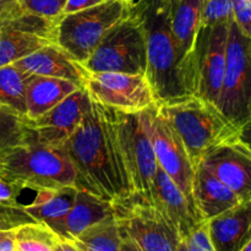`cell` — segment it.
<instances>
[{"label":"cell","instance_id":"cell-1","mask_svg":"<svg viewBox=\"0 0 251 251\" xmlns=\"http://www.w3.org/2000/svg\"><path fill=\"white\" fill-rule=\"evenodd\" d=\"M76 173V188L118 202L131 196L129 179L107 107L91 109L63 145Z\"/></svg>","mask_w":251,"mask_h":251},{"label":"cell","instance_id":"cell-2","mask_svg":"<svg viewBox=\"0 0 251 251\" xmlns=\"http://www.w3.org/2000/svg\"><path fill=\"white\" fill-rule=\"evenodd\" d=\"M132 9L144 27L146 76L157 103L195 96L194 54L181 51L172 31L167 0H135Z\"/></svg>","mask_w":251,"mask_h":251},{"label":"cell","instance_id":"cell-3","mask_svg":"<svg viewBox=\"0 0 251 251\" xmlns=\"http://www.w3.org/2000/svg\"><path fill=\"white\" fill-rule=\"evenodd\" d=\"M156 108L176 132L195 166L207 152L233 140L237 134V127L217 105L196 96L158 102Z\"/></svg>","mask_w":251,"mask_h":251},{"label":"cell","instance_id":"cell-4","mask_svg":"<svg viewBox=\"0 0 251 251\" xmlns=\"http://www.w3.org/2000/svg\"><path fill=\"white\" fill-rule=\"evenodd\" d=\"M0 176L21 191L76 186L75 169L64 150L32 140L0 152Z\"/></svg>","mask_w":251,"mask_h":251},{"label":"cell","instance_id":"cell-5","mask_svg":"<svg viewBox=\"0 0 251 251\" xmlns=\"http://www.w3.org/2000/svg\"><path fill=\"white\" fill-rule=\"evenodd\" d=\"M107 109L117 135L131 196L151 203L152 186L158 163L150 137L149 109L137 113Z\"/></svg>","mask_w":251,"mask_h":251},{"label":"cell","instance_id":"cell-6","mask_svg":"<svg viewBox=\"0 0 251 251\" xmlns=\"http://www.w3.org/2000/svg\"><path fill=\"white\" fill-rule=\"evenodd\" d=\"M131 11L126 0H105L88 9L63 15L56 20L55 43L81 64L105 36Z\"/></svg>","mask_w":251,"mask_h":251},{"label":"cell","instance_id":"cell-7","mask_svg":"<svg viewBox=\"0 0 251 251\" xmlns=\"http://www.w3.org/2000/svg\"><path fill=\"white\" fill-rule=\"evenodd\" d=\"M82 65L90 73L146 74L145 32L132 2L130 14L103 38Z\"/></svg>","mask_w":251,"mask_h":251},{"label":"cell","instance_id":"cell-8","mask_svg":"<svg viewBox=\"0 0 251 251\" xmlns=\"http://www.w3.org/2000/svg\"><path fill=\"white\" fill-rule=\"evenodd\" d=\"M217 107L237 129L251 118V39L234 21L228 29L227 63Z\"/></svg>","mask_w":251,"mask_h":251},{"label":"cell","instance_id":"cell-9","mask_svg":"<svg viewBox=\"0 0 251 251\" xmlns=\"http://www.w3.org/2000/svg\"><path fill=\"white\" fill-rule=\"evenodd\" d=\"M113 207L122 238L131 242L140 251H176L180 239L153 205L130 196L113 202Z\"/></svg>","mask_w":251,"mask_h":251},{"label":"cell","instance_id":"cell-10","mask_svg":"<svg viewBox=\"0 0 251 251\" xmlns=\"http://www.w3.org/2000/svg\"><path fill=\"white\" fill-rule=\"evenodd\" d=\"M83 88L92 100L119 112L137 113L157 104L146 74L88 71Z\"/></svg>","mask_w":251,"mask_h":251},{"label":"cell","instance_id":"cell-11","mask_svg":"<svg viewBox=\"0 0 251 251\" xmlns=\"http://www.w3.org/2000/svg\"><path fill=\"white\" fill-rule=\"evenodd\" d=\"M55 25L56 21L27 12L21 2L0 16V68L55 43Z\"/></svg>","mask_w":251,"mask_h":251},{"label":"cell","instance_id":"cell-12","mask_svg":"<svg viewBox=\"0 0 251 251\" xmlns=\"http://www.w3.org/2000/svg\"><path fill=\"white\" fill-rule=\"evenodd\" d=\"M230 22L201 27L194 48L195 96L215 105H217L225 77Z\"/></svg>","mask_w":251,"mask_h":251},{"label":"cell","instance_id":"cell-13","mask_svg":"<svg viewBox=\"0 0 251 251\" xmlns=\"http://www.w3.org/2000/svg\"><path fill=\"white\" fill-rule=\"evenodd\" d=\"M147 115L150 137L153 145L157 163L194 205L193 181L196 166L191 161L181 140L162 118L156 105L147 110Z\"/></svg>","mask_w":251,"mask_h":251},{"label":"cell","instance_id":"cell-14","mask_svg":"<svg viewBox=\"0 0 251 251\" xmlns=\"http://www.w3.org/2000/svg\"><path fill=\"white\" fill-rule=\"evenodd\" d=\"M92 100L83 87L69 95L65 100L28 122V140L39 145L61 149L91 109Z\"/></svg>","mask_w":251,"mask_h":251},{"label":"cell","instance_id":"cell-15","mask_svg":"<svg viewBox=\"0 0 251 251\" xmlns=\"http://www.w3.org/2000/svg\"><path fill=\"white\" fill-rule=\"evenodd\" d=\"M199 164L234 191L240 200H251V153L234 139L211 150Z\"/></svg>","mask_w":251,"mask_h":251},{"label":"cell","instance_id":"cell-16","mask_svg":"<svg viewBox=\"0 0 251 251\" xmlns=\"http://www.w3.org/2000/svg\"><path fill=\"white\" fill-rule=\"evenodd\" d=\"M151 205L171 223L179 239L186 238L205 222L195 206L159 166L152 186Z\"/></svg>","mask_w":251,"mask_h":251},{"label":"cell","instance_id":"cell-17","mask_svg":"<svg viewBox=\"0 0 251 251\" xmlns=\"http://www.w3.org/2000/svg\"><path fill=\"white\" fill-rule=\"evenodd\" d=\"M28 75L49 76L73 81L83 87L88 71L73 55L56 43H50L37 49L12 64Z\"/></svg>","mask_w":251,"mask_h":251},{"label":"cell","instance_id":"cell-18","mask_svg":"<svg viewBox=\"0 0 251 251\" xmlns=\"http://www.w3.org/2000/svg\"><path fill=\"white\" fill-rule=\"evenodd\" d=\"M207 229L215 251H242L251 239V200L208 220Z\"/></svg>","mask_w":251,"mask_h":251},{"label":"cell","instance_id":"cell-19","mask_svg":"<svg viewBox=\"0 0 251 251\" xmlns=\"http://www.w3.org/2000/svg\"><path fill=\"white\" fill-rule=\"evenodd\" d=\"M112 215H114L113 202L77 189L75 201L68 215L50 229L60 238L71 240L88 227Z\"/></svg>","mask_w":251,"mask_h":251},{"label":"cell","instance_id":"cell-20","mask_svg":"<svg viewBox=\"0 0 251 251\" xmlns=\"http://www.w3.org/2000/svg\"><path fill=\"white\" fill-rule=\"evenodd\" d=\"M193 200L205 221L216 217L242 202L239 196L212 173L198 164L193 181Z\"/></svg>","mask_w":251,"mask_h":251},{"label":"cell","instance_id":"cell-21","mask_svg":"<svg viewBox=\"0 0 251 251\" xmlns=\"http://www.w3.org/2000/svg\"><path fill=\"white\" fill-rule=\"evenodd\" d=\"M81 88L73 81L49 76L29 75L26 86V118L37 119Z\"/></svg>","mask_w":251,"mask_h":251},{"label":"cell","instance_id":"cell-22","mask_svg":"<svg viewBox=\"0 0 251 251\" xmlns=\"http://www.w3.org/2000/svg\"><path fill=\"white\" fill-rule=\"evenodd\" d=\"M167 2L174 37L181 51L191 55L201 29L202 0H167Z\"/></svg>","mask_w":251,"mask_h":251},{"label":"cell","instance_id":"cell-23","mask_svg":"<svg viewBox=\"0 0 251 251\" xmlns=\"http://www.w3.org/2000/svg\"><path fill=\"white\" fill-rule=\"evenodd\" d=\"M76 193V186L39 190L31 205H25V210L36 222L53 228L68 215L75 201Z\"/></svg>","mask_w":251,"mask_h":251},{"label":"cell","instance_id":"cell-24","mask_svg":"<svg viewBox=\"0 0 251 251\" xmlns=\"http://www.w3.org/2000/svg\"><path fill=\"white\" fill-rule=\"evenodd\" d=\"M71 242L82 251H122L123 238L112 215L88 227Z\"/></svg>","mask_w":251,"mask_h":251},{"label":"cell","instance_id":"cell-25","mask_svg":"<svg viewBox=\"0 0 251 251\" xmlns=\"http://www.w3.org/2000/svg\"><path fill=\"white\" fill-rule=\"evenodd\" d=\"M28 74L16 66L0 68V107L9 108L26 117V86Z\"/></svg>","mask_w":251,"mask_h":251},{"label":"cell","instance_id":"cell-26","mask_svg":"<svg viewBox=\"0 0 251 251\" xmlns=\"http://www.w3.org/2000/svg\"><path fill=\"white\" fill-rule=\"evenodd\" d=\"M59 235L42 222H29L15 229V251H55Z\"/></svg>","mask_w":251,"mask_h":251},{"label":"cell","instance_id":"cell-27","mask_svg":"<svg viewBox=\"0 0 251 251\" xmlns=\"http://www.w3.org/2000/svg\"><path fill=\"white\" fill-rule=\"evenodd\" d=\"M28 136L27 118L9 108L0 107V152L25 144Z\"/></svg>","mask_w":251,"mask_h":251},{"label":"cell","instance_id":"cell-28","mask_svg":"<svg viewBox=\"0 0 251 251\" xmlns=\"http://www.w3.org/2000/svg\"><path fill=\"white\" fill-rule=\"evenodd\" d=\"M233 21L232 0H202L201 27Z\"/></svg>","mask_w":251,"mask_h":251},{"label":"cell","instance_id":"cell-29","mask_svg":"<svg viewBox=\"0 0 251 251\" xmlns=\"http://www.w3.org/2000/svg\"><path fill=\"white\" fill-rule=\"evenodd\" d=\"M36 222L25 210V205L20 202L0 201V230L14 229L21 225Z\"/></svg>","mask_w":251,"mask_h":251},{"label":"cell","instance_id":"cell-30","mask_svg":"<svg viewBox=\"0 0 251 251\" xmlns=\"http://www.w3.org/2000/svg\"><path fill=\"white\" fill-rule=\"evenodd\" d=\"M20 2L29 14L56 21L63 15L66 0H20Z\"/></svg>","mask_w":251,"mask_h":251},{"label":"cell","instance_id":"cell-31","mask_svg":"<svg viewBox=\"0 0 251 251\" xmlns=\"http://www.w3.org/2000/svg\"><path fill=\"white\" fill-rule=\"evenodd\" d=\"M176 251H215L208 235L207 221L201 223L188 237L179 240Z\"/></svg>","mask_w":251,"mask_h":251},{"label":"cell","instance_id":"cell-32","mask_svg":"<svg viewBox=\"0 0 251 251\" xmlns=\"http://www.w3.org/2000/svg\"><path fill=\"white\" fill-rule=\"evenodd\" d=\"M233 21L245 37L251 39V0H232Z\"/></svg>","mask_w":251,"mask_h":251},{"label":"cell","instance_id":"cell-33","mask_svg":"<svg viewBox=\"0 0 251 251\" xmlns=\"http://www.w3.org/2000/svg\"><path fill=\"white\" fill-rule=\"evenodd\" d=\"M20 193H21V190L17 186L0 176V201L15 202V201H17Z\"/></svg>","mask_w":251,"mask_h":251},{"label":"cell","instance_id":"cell-34","mask_svg":"<svg viewBox=\"0 0 251 251\" xmlns=\"http://www.w3.org/2000/svg\"><path fill=\"white\" fill-rule=\"evenodd\" d=\"M102 1H105V0H66V4L63 10V15L74 14V12L88 9V7L91 6L100 4ZM63 15H61V16H63Z\"/></svg>","mask_w":251,"mask_h":251},{"label":"cell","instance_id":"cell-35","mask_svg":"<svg viewBox=\"0 0 251 251\" xmlns=\"http://www.w3.org/2000/svg\"><path fill=\"white\" fill-rule=\"evenodd\" d=\"M234 140L251 153V118L238 127Z\"/></svg>","mask_w":251,"mask_h":251},{"label":"cell","instance_id":"cell-36","mask_svg":"<svg viewBox=\"0 0 251 251\" xmlns=\"http://www.w3.org/2000/svg\"><path fill=\"white\" fill-rule=\"evenodd\" d=\"M15 229L0 230V251H15Z\"/></svg>","mask_w":251,"mask_h":251},{"label":"cell","instance_id":"cell-37","mask_svg":"<svg viewBox=\"0 0 251 251\" xmlns=\"http://www.w3.org/2000/svg\"><path fill=\"white\" fill-rule=\"evenodd\" d=\"M55 251H82L78 249L71 240L64 239V238L59 237L58 242L55 245Z\"/></svg>","mask_w":251,"mask_h":251},{"label":"cell","instance_id":"cell-38","mask_svg":"<svg viewBox=\"0 0 251 251\" xmlns=\"http://www.w3.org/2000/svg\"><path fill=\"white\" fill-rule=\"evenodd\" d=\"M20 4V0H0V16L9 12Z\"/></svg>","mask_w":251,"mask_h":251},{"label":"cell","instance_id":"cell-39","mask_svg":"<svg viewBox=\"0 0 251 251\" xmlns=\"http://www.w3.org/2000/svg\"><path fill=\"white\" fill-rule=\"evenodd\" d=\"M122 251H140V250L137 249V248L135 247L131 242H129V240H126V239H123Z\"/></svg>","mask_w":251,"mask_h":251},{"label":"cell","instance_id":"cell-40","mask_svg":"<svg viewBox=\"0 0 251 251\" xmlns=\"http://www.w3.org/2000/svg\"><path fill=\"white\" fill-rule=\"evenodd\" d=\"M242 251H251V239H250V242L245 245V248Z\"/></svg>","mask_w":251,"mask_h":251},{"label":"cell","instance_id":"cell-41","mask_svg":"<svg viewBox=\"0 0 251 251\" xmlns=\"http://www.w3.org/2000/svg\"><path fill=\"white\" fill-rule=\"evenodd\" d=\"M126 1H129V2H132V1H135V0H126Z\"/></svg>","mask_w":251,"mask_h":251}]
</instances>
